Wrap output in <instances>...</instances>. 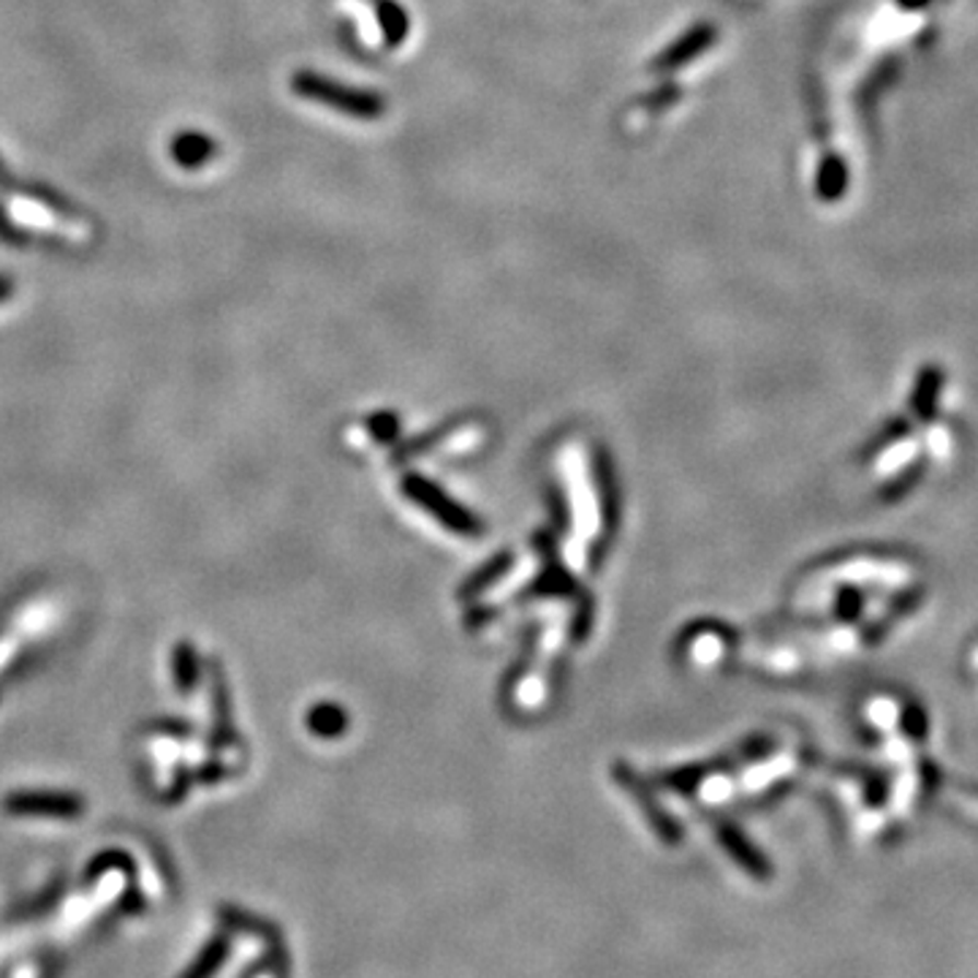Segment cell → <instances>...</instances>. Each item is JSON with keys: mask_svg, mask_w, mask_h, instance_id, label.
I'll list each match as a JSON object with an SVG mask.
<instances>
[{"mask_svg": "<svg viewBox=\"0 0 978 978\" xmlns=\"http://www.w3.org/2000/svg\"><path fill=\"white\" fill-rule=\"evenodd\" d=\"M0 188H3V191H9V188H16V182H14V180H11V177H9V172H5L3 161H0Z\"/></svg>", "mask_w": 978, "mask_h": 978, "instance_id": "277c9868", "label": "cell"}, {"mask_svg": "<svg viewBox=\"0 0 978 978\" xmlns=\"http://www.w3.org/2000/svg\"><path fill=\"white\" fill-rule=\"evenodd\" d=\"M217 150L221 144L204 131H196V128H182L180 133H175L169 142V155L180 169L196 172L201 166H207L210 161L217 158Z\"/></svg>", "mask_w": 978, "mask_h": 978, "instance_id": "6da1fadb", "label": "cell"}, {"mask_svg": "<svg viewBox=\"0 0 978 978\" xmlns=\"http://www.w3.org/2000/svg\"><path fill=\"white\" fill-rule=\"evenodd\" d=\"M0 239L9 245H27V234L9 217V212L0 204Z\"/></svg>", "mask_w": 978, "mask_h": 978, "instance_id": "7a4b0ae2", "label": "cell"}, {"mask_svg": "<svg viewBox=\"0 0 978 978\" xmlns=\"http://www.w3.org/2000/svg\"><path fill=\"white\" fill-rule=\"evenodd\" d=\"M11 294H14V281L9 275H0V302L9 299Z\"/></svg>", "mask_w": 978, "mask_h": 978, "instance_id": "3957f363", "label": "cell"}]
</instances>
